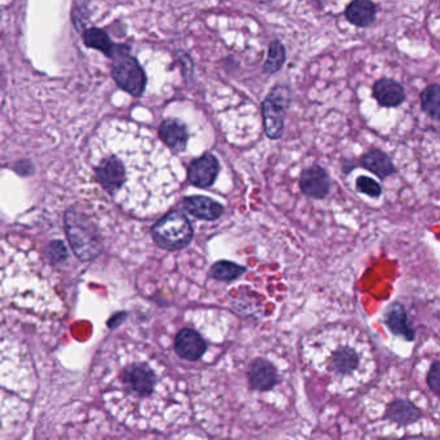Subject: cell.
Instances as JSON below:
<instances>
[{
	"label": "cell",
	"instance_id": "cell-21",
	"mask_svg": "<svg viewBox=\"0 0 440 440\" xmlns=\"http://www.w3.org/2000/svg\"><path fill=\"white\" fill-rule=\"evenodd\" d=\"M285 48L283 44L279 40H274L270 43L269 52H268V58L265 61L263 70L265 74H274L277 72L283 67L285 62Z\"/></svg>",
	"mask_w": 440,
	"mask_h": 440
},
{
	"label": "cell",
	"instance_id": "cell-5",
	"mask_svg": "<svg viewBox=\"0 0 440 440\" xmlns=\"http://www.w3.org/2000/svg\"><path fill=\"white\" fill-rule=\"evenodd\" d=\"M66 231L71 247L80 260L89 261L101 253L102 244L96 229L89 221L77 212L66 214Z\"/></svg>",
	"mask_w": 440,
	"mask_h": 440
},
{
	"label": "cell",
	"instance_id": "cell-4",
	"mask_svg": "<svg viewBox=\"0 0 440 440\" xmlns=\"http://www.w3.org/2000/svg\"><path fill=\"white\" fill-rule=\"evenodd\" d=\"M151 235L158 247L178 251L186 248L192 243L194 230L184 213L173 211L156 222L151 229Z\"/></svg>",
	"mask_w": 440,
	"mask_h": 440
},
{
	"label": "cell",
	"instance_id": "cell-15",
	"mask_svg": "<svg viewBox=\"0 0 440 440\" xmlns=\"http://www.w3.org/2000/svg\"><path fill=\"white\" fill-rule=\"evenodd\" d=\"M373 97L381 106L397 107L405 102V88L394 79H380L373 85Z\"/></svg>",
	"mask_w": 440,
	"mask_h": 440
},
{
	"label": "cell",
	"instance_id": "cell-17",
	"mask_svg": "<svg viewBox=\"0 0 440 440\" xmlns=\"http://www.w3.org/2000/svg\"><path fill=\"white\" fill-rule=\"evenodd\" d=\"M345 17L358 28H368L376 21V6L369 0H354L345 9Z\"/></svg>",
	"mask_w": 440,
	"mask_h": 440
},
{
	"label": "cell",
	"instance_id": "cell-19",
	"mask_svg": "<svg viewBox=\"0 0 440 440\" xmlns=\"http://www.w3.org/2000/svg\"><path fill=\"white\" fill-rule=\"evenodd\" d=\"M246 271H247V268L243 265L233 263V261L221 260V261L213 263L211 266L209 277L214 280L229 283V282H234L236 279H239Z\"/></svg>",
	"mask_w": 440,
	"mask_h": 440
},
{
	"label": "cell",
	"instance_id": "cell-2",
	"mask_svg": "<svg viewBox=\"0 0 440 440\" xmlns=\"http://www.w3.org/2000/svg\"><path fill=\"white\" fill-rule=\"evenodd\" d=\"M304 355L337 391L361 387L370 381L376 369L369 341L354 326H326L310 334L304 345Z\"/></svg>",
	"mask_w": 440,
	"mask_h": 440
},
{
	"label": "cell",
	"instance_id": "cell-14",
	"mask_svg": "<svg viewBox=\"0 0 440 440\" xmlns=\"http://www.w3.org/2000/svg\"><path fill=\"white\" fill-rule=\"evenodd\" d=\"M159 137L173 153H182L187 148L189 132L178 119H167L159 127Z\"/></svg>",
	"mask_w": 440,
	"mask_h": 440
},
{
	"label": "cell",
	"instance_id": "cell-13",
	"mask_svg": "<svg viewBox=\"0 0 440 440\" xmlns=\"http://www.w3.org/2000/svg\"><path fill=\"white\" fill-rule=\"evenodd\" d=\"M182 208L185 212L203 221L219 220L224 213V206L221 203L216 202L214 199L202 195L186 197L182 200Z\"/></svg>",
	"mask_w": 440,
	"mask_h": 440
},
{
	"label": "cell",
	"instance_id": "cell-6",
	"mask_svg": "<svg viewBox=\"0 0 440 440\" xmlns=\"http://www.w3.org/2000/svg\"><path fill=\"white\" fill-rule=\"evenodd\" d=\"M291 102V88L285 84L275 85L263 99V129L270 140H279L283 136L285 113Z\"/></svg>",
	"mask_w": 440,
	"mask_h": 440
},
{
	"label": "cell",
	"instance_id": "cell-9",
	"mask_svg": "<svg viewBox=\"0 0 440 440\" xmlns=\"http://www.w3.org/2000/svg\"><path fill=\"white\" fill-rule=\"evenodd\" d=\"M332 181L326 170L318 164L307 167L301 172L299 189L306 197L312 199H324L331 192Z\"/></svg>",
	"mask_w": 440,
	"mask_h": 440
},
{
	"label": "cell",
	"instance_id": "cell-16",
	"mask_svg": "<svg viewBox=\"0 0 440 440\" xmlns=\"http://www.w3.org/2000/svg\"><path fill=\"white\" fill-rule=\"evenodd\" d=\"M422 417V412L419 407L413 405L408 399H397L386 407L385 419L399 426H408L419 421Z\"/></svg>",
	"mask_w": 440,
	"mask_h": 440
},
{
	"label": "cell",
	"instance_id": "cell-12",
	"mask_svg": "<svg viewBox=\"0 0 440 440\" xmlns=\"http://www.w3.org/2000/svg\"><path fill=\"white\" fill-rule=\"evenodd\" d=\"M385 324L394 336L408 342L416 340V329L409 324L407 309L402 302H392L386 309Z\"/></svg>",
	"mask_w": 440,
	"mask_h": 440
},
{
	"label": "cell",
	"instance_id": "cell-20",
	"mask_svg": "<svg viewBox=\"0 0 440 440\" xmlns=\"http://www.w3.org/2000/svg\"><path fill=\"white\" fill-rule=\"evenodd\" d=\"M84 43L94 50H99L105 53L107 57H114L115 45L110 40V38L105 31L99 28H89L84 33Z\"/></svg>",
	"mask_w": 440,
	"mask_h": 440
},
{
	"label": "cell",
	"instance_id": "cell-8",
	"mask_svg": "<svg viewBox=\"0 0 440 440\" xmlns=\"http://www.w3.org/2000/svg\"><path fill=\"white\" fill-rule=\"evenodd\" d=\"M220 173V162L212 153H204L194 159L187 167V180L199 189H208L212 186Z\"/></svg>",
	"mask_w": 440,
	"mask_h": 440
},
{
	"label": "cell",
	"instance_id": "cell-24",
	"mask_svg": "<svg viewBox=\"0 0 440 440\" xmlns=\"http://www.w3.org/2000/svg\"><path fill=\"white\" fill-rule=\"evenodd\" d=\"M426 383L429 389L433 391L435 395L440 394V363L439 361H435L430 367V370L427 372L426 377Z\"/></svg>",
	"mask_w": 440,
	"mask_h": 440
},
{
	"label": "cell",
	"instance_id": "cell-11",
	"mask_svg": "<svg viewBox=\"0 0 440 440\" xmlns=\"http://www.w3.org/2000/svg\"><path fill=\"white\" fill-rule=\"evenodd\" d=\"M247 375H248L249 385L253 390H273L279 381L275 365L265 358L253 359L249 364Z\"/></svg>",
	"mask_w": 440,
	"mask_h": 440
},
{
	"label": "cell",
	"instance_id": "cell-10",
	"mask_svg": "<svg viewBox=\"0 0 440 440\" xmlns=\"http://www.w3.org/2000/svg\"><path fill=\"white\" fill-rule=\"evenodd\" d=\"M175 351L185 361L198 362L206 354L207 342L192 328H182L175 337Z\"/></svg>",
	"mask_w": 440,
	"mask_h": 440
},
{
	"label": "cell",
	"instance_id": "cell-3",
	"mask_svg": "<svg viewBox=\"0 0 440 440\" xmlns=\"http://www.w3.org/2000/svg\"><path fill=\"white\" fill-rule=\"evenodd\" d=\"M33 372L21 348L0 337V440H13L28 413Z\"/></svg>",
	"mask_w": 440,
	"mask_h": 440
},
{
	"label": "cell",
	"instance_id": "cell-7",
	"mask_svg": "<svg viewBox=\"0 0 440 440\" xmlns=\"http://www.w3.org/2000/svg\"><path fill=\"white\" fill-rule=\"evenodd\" d=\"M113 77L118 85L132 96L140 97L146 87V75L133 57L121 53L113 66Z\"/></svg>",
	"mask_w": 440,
	"mask_h": 440
},
{
	"label": "cell",
	"instance_id": "cell-23",
	"mask_svg": "<svg viewBox=\"0 0 440 440\" xmlns=\"http://www.w3.org/2000/svg\"><path fill=\"white\" fill-rule=\"evenodd\" d=\"M355 185H356V190L358 192L365 194V195H368L370 198H378L383 194V189H381L380 184L377 182L376 180L368 177V176L358 177Z\"/></svg>",
	"mask_w": 440,
	"mask_h": 440
},
{
	"label": "cell",
	"instance_id": "cell-22",
	"mask_svg": "<svg viewBox=\"0 0 440 440\" xmlns=\"http://www.w3.org/2000/svg\"><path fill=\"white\" fill-rule=\"evenodd\" d=\"M439 85H427L421 93V107L433 119L439 118Z\"/></svg>",
	"mask_w": 440,
	"mask_h": 440
},
{
	"label": "cell",
	"instance_id": "cell-18",
	"mask_svg": "<svg viewBox=\"0 0 440 440\" xmlns=\"http://www.w3.org/2000/svg\"><path fill=\"white\" fill-rule=\"evenodd\" d=\"M364 170L375 173L380 178H386L395 172L390 156L381 149H370L361 159Z\"/></svg>",
	"mask_w": 440,
	"mask_h": 440
},
{
	"label": "cell",
	"instance_id": "cell-1",
	"mask_svg": "<svg viewBox=\"0 0 440 440\" xmlns=\"http://www.w3.org/2000/svg\"><path fill=\"white\" fill-rule=\"evenodd\" d=\"M83 175L93 190L133 214L158 212L176 190L173 159L146 129L107 119L87 145Z\"/></svg>",
	"mask_w": 440,
	"mask_h": 440
}]
</instances>
